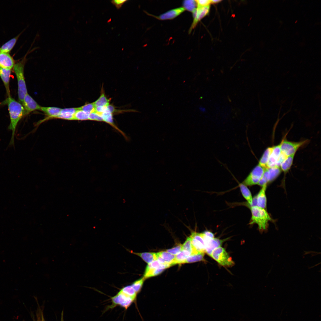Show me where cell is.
I'll use <instances>...</instances> for the list:
<instances>
[{
  "label": "cell",
  "mask_w": 321,
  "mask_h": 321,
  "mask_svg": "<svg viewBox=\"0 0 321 321\" xmlns=\"http://www.w3.org/2000/svg\"><path fill=\"white\" fill-rule=\"evenodd\" d=\"M5 103L8 106L10 119L8 129L12 131V135L10 145L14 144V137L15 130L18 122L25 115L26 112L23 105L11 96L8 97Z\"/></svg>",
  "instance_id": "obj_1"
},
{
  "label": "cell",
  "mask_w": 321,
  "mask_h": 321,
  "mask_svg": "<svg viewBox=\"0 0 321 321\" xmlns=\"http://www.w3.org/2000/svg\"><path fill=\"white\" fill-rule=\"evenodd\" d=\"M251 217L250 224H257L259 231L261 233L267 230L269 222L273 220L266 209L257 206H250Z\"/></svg>",
  "instance_id": "obj_2"
},
{
  "label": "cell",
  "mask_w": 321,
  "mask_h": 321,
  "mask_svg": "<svg viewBox=\"0 0 321 321\" xmlns=\"http://www.w3.org/2000/svg\"><path fill=\"white\" fill-rule=\"evenodd\" d=\"M26 56L21 60L15 63L13 67L17 80L18 98L20 103L22 104L25 96L28 94L24 74V65L26 60Z\"/></svg>",
  "instance_id": "obj_3"
},
{
  "label": "cell",
  "mask_w": 321,
  "mask_h": 321,
  "mask_svg": "<svg viewBox=\"0 0 321 321\" xmlns=\"http://www.w3.org/2000/svg\"><path fill=\"white\" fill-rule=\"evenodd\" d=\"M210 256L224 267H230L235 265L234 262L225 249L221 246L214 250Z\"/></svg>",
  "instance_id": "obj_4"
},
{
  "label": "cell",
  "mask_w": 321,
  "mask_h": 321,
  "mask_svg": "<svg viewBox=\"0 0 321 321\" xmlns=\"http://www.w3.org/2000/svg\"><path fill=\"white\" fill-rule=\"evenodd\" d=\"M305 140L299 142H293L283 139L280 143L281 152L287 156L295 154L298 150L308 142Z\"/></svg>",
  "instance_id": "obj_5"
},
{
  "label": "cell",
  "mask_w": 321,
  "mask_h": 321,
  "mask_svg": "<svg viewBox=\"0 0 321 321\" xmlns=\"http://www.w3.org/2000/svg\"><path fill=\"white\" fill-rule=\"evenodd\" d=\"M266 169L258 164L252 169L242 183L247 186L258 185Z\"/></svg>",
  "instance_id": "obj_6"
},
{
  "label": "cell",
  "mask_w": 321,
  "mask_h": 321,
  "mask_svg": "<svg viewBox=\"0 0 321 321\" xmlns=\"http://www.w3.org/2000/svg\"><path fill=\"white\" fill-rule=\"evenodd\" d=\"M281 171L280 167L276 166L266 168L258 185L261 187L264 185H268L277 178Z\"/></svg>",
  "instance_id": "obj_7"
},
{
  "label": "cell",
  "mask_w": 321,
  "mask_h": 321,
  "mask_svg": "<svg viewBox=\"0 0 321 321\" xmlns=\"http://www.w3.org/2000/svg\"><path fill=\"white\" fill-rule=\"evenodd\" d=\"M210 8V5L204 7H197L192 12L193 19L189 30V33H191L198 23L209 14Z\"/></svg>",
  "instance_id": "obj_8"
},
{
  "label": "cell",
  "mask_w": 321,
  "mask_h": 321,
  "mask_svg": "<svg viewBox=\"0 0 321 321\" xmlns=\"http://www.w3.org/2000/svg\"><path fill=\"white\" fill-rule=\"evenodd\" d=\"M190 236L191 243L194 250L198 253H204L205 246L200 233L193 232Z\"/></svg>",
  "instance_id": "obj_9"
},
{
  "label": "cell",
  "mask_w": 321,
  "mask_h": 321,
  "mask_svg": "<svg viewBox=\"0 0 321 321\" xmlns=\"http://www.w3.org/2000/svg\"><path fill=\"white\" fill-rule=\"evenodd\" d=\"M22 105L24 108L26 114L35 110H40L41 107L28 93L25 96Z\"/></svg>",
  "instance_id": "obj_10"
},
{
  "label": "cell",
  "mask_w": 321,
  "mask_h": 321,
  "mask_svg": "<svg viewBox=\"0 0 321 321\" xmlns=\"http://www.w3.org/2000/svg\"><path fill=\"white\" fill-rule=\"evenodd\" d=\"M183 7L177 8L169 10L158 16L150 15L159 20H164L172 19L180 15L185 11Z\"/></svg>",
  "instance_id": "obj_11"
},
{
  "label": "cell",
  "mask_w": 321,
  "mask_h": 321,
  "mask_svg": "<svg viewBox=\"0 0 321 321\" xmlns=\"http://www.w3.org/2000/svg\"><path fill=\"white\" fill-rule=\"evenodd\" d=\"M281 153L280 144L272 147V150L267 164V168L277 166V162Z\"/></svg>",
  "instance_id": "obj_12"
},
{
  "label": "cell",
  "mask_w": 321,
  "mask_h": 321,
  "mask_svg": "<svg viewBox=\"0 0 321 321\" xmlns=\"http://www.w3.org/2000/svg\"><path fill=\"white\" fill-rule=\"evenodd\" d=\"M228 238L221 240L218 238H210L205 243V253L210 256L213 251L215 248L221 247L223 243Z\"/></svg>",
  "instance_id": "obj_13"
},
{
  "label": "cell",
  "mask_w": 321,
  "mask_h": 321,
  "mask_svg": "<svg viewBox=\"0 0 321 321\" xmlns=\"http://www.w3.org/2000/svg\"><path fill=\"white\" fill-rule=\"evenodd\" d=\"M15 61L9 53L0 52V67L11 69L13 67Z\"/></svg>",
  "instance_id": "obj_14"
},
{
  "label": "cell",
  "mask_w": 321,
  "mask_h": 321,
  "mask_svg": "<svg viewBox=\"0 0 321 321\" xmlns=\"http://www.w3.org/2000/svg\"><path fill=\"white\" fill-rule=\"evenodd\" d=\"M267 186V185H264L262 186V188L255 196L257 206L265 209H266L267 205V199L266 194Z\"/></svg>",
  "instance_id": "obj_15"
},
{
  "label": "cell",
  "mask_w": 321,
  "mask_h": 321,
  "mask_svg": "<svg viewBox=\"0 0 321 321\" xmlns=\"http://www.w3.org/2000/svg\"><path fill=\"white\" fill-rule=\"evenodd\" d=\"M11 69L0 67V77L5 87L8 97L10 96V80Z\"/></svg>",
  "instance_id": "obj_16"
},
{
  "label": "cell",
  "mask_w": 321,
  "mask_h": 321,
  "mask_svg": "<svg viewBox=\"0 0 321 321\" xmlns=\"http://www.w3.org/2000/svg\"><path fill=\"white\" fill-rule=\"evenodd\" d=\"M113 114L106 108V110L100 115L101 116L103 122L109 124L121 133L124 137L126 138L125 133L115 125L113 121Z\"/></svg>",
  "instance_id": "obj_17"
},
{
  "label": "cell",
  "mask_w": 321,
  "mask_h": 321,
  "mask_svg": "<svg viewBox=\"0 0 321 321\" xmlns=\"http://www.w3.org/2000/svg\"><path fill=\"white\" fill-rule=\"evenodd\" d=\"M62 109L56 107H41L40 110L47 115V117L43 121L49 119L56 118L60 114Z\"/></svg>",
  "instance_id": "obj_18"
},
{
  "label": "cell",
  "mask_w": 321,
  "mask_h": 321,
  "mask_svg": "<svg viewBox=\"0 0 321 321\" xmlns=\"http://www.w3.org/2000/svg\"><path fill=\"white\" fill-rule=\"evenodd\" d=\"M78 109V108L62 109L60 114L56 118L73 120L74 114Z\"/></svg>",
  "instance_id": "obj_19"
},
{
  "label": "cell",
  "mask_w": 321,
  "mask_h": 321,
  "mask_svg": "<svg viewBox=\"0 0 321 321\" xmlns=\"http://www.w3.org/2000/svg\"><path fill=\"white\" fill-rule=\"evenodd\" d=\"M129 252L140 257L148 264L157 259L156 253L153 252L137 253L128 250Z\"/></svg>",
  "instance_id": "obj_20"
},
{
  "label": "cell",
  "mask_w": 321,
  "mask_h": 321,
  "mask_svg": "<svg viewBox=\"0 0 321 321\" xmlns=\"http://www.w3.org/2000/svg\"><path fill=\"white\" fill-rule=\"evenodd\" d=\"M21 34L20 33L3 44L0 48V52L9 53L14 46Z\"/></svg>",
  "instance_id": "obj_21"
},
{
  "label": "cell",
  "mask_w": 321,
  "mask_h": 321,
  "mask_svg": "<svg viewBox=\"0 0 321 321\" xmlns=\"http://www.w3.org/2000/svg\"><path fill=\"white\" fill-rule=\"evenodd\" d=\"M239 186L243 197L250 205L249 206H251L252 204L253 199L250 191L247 186L242 183H240Z\"/></svg>",
  "instance_id": "obj_22"
},
{
  "label": "cell",
  "mask_w": 321,
  "mask_h": 321,
  "mask_svg": "<svg viewBox=\"0 0 321 321\" xmlns=\"http://www.w3.org/2000/svg\"><path fill=\"white\" fill-rule=\"evenodd\" d=\"M166 269L164 268H153L146 267L143 277L145 279L157 276Z\"/></svg>",
  "instance_id": "obj_23"
},
{
  "label": "cell",
  "mask_w": 321,
  "mask_h": 321,
  "mask_svg": "<svg viewBox=\"0 0 321 321\" xmlns=\"http://www.w3.org/2000/svg\"><path fill=\"white\" fill-rule=\"evenodd\" d=\"M295 154L288 156L281 164L280 168L282 171L286 174L291 168L293 163Z\"/></svg>",
  "instance_id": "obj_24"
},
{
  "label": "cell",
  "mask_w": 321,
  "mask_h": 321,
  "mask_svg": "<svg viewBox=\"0 0 321 321\" xmlns=\"http://www.w3.org/2000/svg\"><path fill=\"white\" fill-rule=\"evenodd\" d=\"M191 255V253L189 252L186 250H182L175 255V259L172 263V266L176 264H181L183 261Z\"/></svg>",
  "instance_id": "obj_25"
},
{
  "label": "cell",
  "mask_w": 321,
  "mask_h": 321,
  "mask_svg": "<svg viewBox=\"0 0 321 321\" xmlns=\"http://www.w3.org/2000/svg\"><path fill=\"white\" fill-rule=\"evenodd\" d=\"M272 150V147L267 148L264 151L260 158L258 164L265 168H267V164Z\"/></svg>",
  "instance_id": "obj_26"
},
{
  "label": "cell",
  "mask_w": 321,
  "mask_h": 321,
  "mask_svg": "<svg viewBox=\"0 0 321 321\" xmlns=\"http://www.w3.org/2000/svg\"><path fill=\"white\" fill-rule=\"evenodd\" d=\"M204 253H201L191 255L183 261L181 264L204 261Z\"/></svg>",
  "instance_id": "obj_27"
},
{
  "label": "cell",
  "mask_w": 321,
  "mask_h": 321,
  "mask_svg": "<svg viewBox=\"0 0 321 321\" xmlns=\"http://www.w3.org/2000/svg\"><path fill=\"white\" fill-rule=\"evenodd\" d=\"M110 100V99H108L104 93L102 91L100 97L93 103L95 107L97 106L106 107L109 104Z\"/></svg>",
  "instance_id": "obj_28"
},
{
  "label": "cell",
  "mask_w": 321,
  "mask_h": 321,
  "mask_svg": "<svg viewBox=\"0 0 321 321\" xmlns=\"http://www.w3.org/2000/svg\"><path fill=\"white\" fill-rule=\"evenodd\" d=\"M158 255L166 262L171 264L172 263L175 258V255L170 254L166 251H161L157 253Z\"/></svg>",
  "instance_id": "obj_29"
},
{
  "label": "cell",
  "mask_w": 321,
  "mask_h": 321,
  "mask_svg": "<svg viewBox=\"0 0 321 321\" xmlns=\"http://www.w3.org/2000/svg\"><path fill=\"white\" fill-rule=\"evenodd\" d=\"M182 250H186L189 252L192 255L199 254L194 250L193 247L190 236L187 238L184 243L182 245Z\"/></svg>",
  "instance_id": "obj_30"
},
{
  "label": "cell",
  "mask_w": 321,
  "mask_h": 321,
  "mask_svg": "<svg viewBox=\"0 0 321 321\" xmlns=\"http://www.w3.org/2000/svg\"><path fill=\"white\" fill-rule=\"evenodd\" d=\"M78 108V110L74 114L73 120H89V114L79 109Z\"/></svg>",
  "instance_id": "obj_31"
},
{
  "label": "cell",
  "mask_w": 321,
  "mask_h": 321,
  "mask_svg": "<svg viewBox=\"0 0 321 321\" xmlns=\"http://www.w3.org/2000/svg\"><path fill=\"white\" fill-rule=\"evenodd\" d=\"M183 7L185 10L192 12L197 6L195 0H187L184 1L182 3Z\"/></svg>",
  "instance_id": "obj_32"
},
{
  "label": "cell",
  "mask_w": 321,
  "mask_h": 321,
  "mask_svg": "<svg viewBox=\"0 0 321 321\" xmlns=\"http://www.w3.org/2000/svg\"><path fill=\"white\" fill-rule=\"evenodd\" d=\"M145 279L143 277L134 281L131 284V286L138 294L140 292L141 289Z\"/></svg>",
  "instance_id": "obj_33"
},
{
  "label": "cell",
  "mask_w": 321,
  "mask_h": 321,
  "mask_svg": "<svg viewBox=\"0 0 321 321\" xmlns=\"http://www.w3.org/2000/svg\"><path fill=\"white\" fill-rule=\"evenodd\" d=\"M95 106L93 103L86 104L80 107H78L79 109L89 114L95 111Z\"/></svg>",
  "instance_id": "obj_34"
},
{
  "label": "cell",
  "mask_w": 321,
  "mask_h": 321,
  "mask_svg": "<svg viewBox=\"0 0 321 321\" xmlns=\"http://www.w3.org/2000/svg\"><path fill=\"white\" fill-rule=\"evenodd\" d=\"M89 120L99 122H103L101 116L95 111L89 114Z\"/></svg>",
  "instance_id": "obj_35"
},
{
  "label": "cell",
  "mask_w": 321,
  "mask_h": 321,
  "mask_svg": "<svg viewBox=\"0 0 321 321\" xmlns=\"http://www.w3.org/2000/svg\"><path fill=\"white\" fill-rule=\"evenodd\" d=\"M182 250V245L180 244L172 248L167 249L166 251L170 254L176 255Z\"/></svg>",
  "instance_id": "obj_36"
},
{
  "label": "cell",
  "mask_w": 321,
  "mask_h": 321,
  "mask_svg": "<svg viewBox=\"0 0 321 321\" xmlns=\"http://www.w3.org/2000/svg\"><path fill=\"white\" fill-rule=\"evenodd\" d=\"M197 7H206L211 4V0H195Z\"/></svg>",
  "instance_id": "obj_37"
},
{
  "label": "cell",
  "mask_w": 321,
  "mask_h": 321,
  "mask_svg": "<svg viewBox=\"0 0 321 321\" xmlns=\"http://www.w3.org/2000/svg\"><path fill=\"white\" fill-rule=\"evenodd\" d=\"M128 1L127 0H114L111 1V2L115 6L117 9H119L125 3Z\"/></svg>",
  "instance_id": "obj_38"
},
{
  "label": "cell",
  "mask_w": 321,
  "mask_h": 321,
  "mask_svg": "<svg viewBox=\"0 0 321 321\" xmlns=\"http://www.w3.org/2000/svg\"><path fill=\"white\" fill-rule=\"evenodd\" d=\"M203 233L206 236L211 238H213L214 237V235L212 232L210 231L206 230Z\"/></svg>",
  "instance_id": "obj_39"
},
{
  "label": "cell",
  "mask_w": 321,
  "mask_h": 321,
  "mask_svg": "<svg viewBox=\"0 0 321 321\" xmlns=\"http://www.w3.org/2000/svg\"><path fill=\"white\" fill-rule=\"evenodd\" d=\"M221 1L220 0H211V4H216L219 2H220Z\"/></svg>",
  "instance_id": "obj_40"
},
{
  "label": "cell",
  "mask_w": 321,
  "mask_h": 321,
  "mask_svg": "<svg viewBox=\"0 0 321 321\" xmlns=\"http://www.w3.org/2000/svg\"><path fill=\"white\" fill-rule=\"evenodd\" d=\"M199 110L202 112H205L206 111V109L204 108L203 107H200Z\"/></svg>",
  "instance_id": "obj_41"
},
{
  "label": "cell",
  "mask_w": 321,
  "mask_h": 321,
  "mask_svg": "<svg viewBox=\"0 0 321 321\" xmlns=\"http://www.w3.org/2000/svg\"><path fill=\"white\" fill-rule=\"evenodd\" d=\"M297 21H298V20H296L295 22V23H296L297 22Z\"/></svg>",
  "instance_id": "obj_42"
}]
</instances>
